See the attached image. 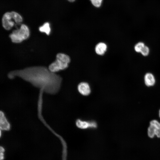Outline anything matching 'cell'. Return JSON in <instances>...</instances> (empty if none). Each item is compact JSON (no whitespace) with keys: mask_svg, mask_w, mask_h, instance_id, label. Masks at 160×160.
<instances>
[{"mask_svg":"<svg viewBox=\"0 0 160 160\" xmlns=\"http://www.w3.org/2000/svg\"><path fill=\"white\" fill-rule=\"evenodd\" d=\"M9 79L17 76L40 88L43 91L51 94L57 93L60 88L62 78L43 66L29 67L10 71L7 74Z\"/></svg>","mask_w":160,"mask_h":160,"instance_id":"1","label":"cell"},{"mask_svg":"<svg viewBox=\"0 0 160 160\" xmlns=\"http://www.w3.org/2000/svg\"><path fill=\"white\" fill-rule=\"evenodd\" d=\"M23 18L18 13L15 12H7L3 15L2 25L3 27L7 30H10L15 24H20Z\"/></svg>","mask_w":160,"mask_h":160,"instance_id":"2","label":"cell"},{"mask_svg":"<svg viewBox=\"0 0 160 160\" xmlns=\"http://www.w3.org/2000/svg\"><path fill=\"white\" fill-rule=\"evenodd\" d=\"M30 36V31L28 27L22 24L20 27L14 30L9 35L12 41L14 43H19L28 39Z\"/></svg>","mask_w":160,"mask_h":160,"instance_id":"3","label":"cell"},{"mask_svg":"<svg viewBox=\"0 0 160 160\" xmlns=\"http://www.w3.org/2000/svg\"><path fill=\"white\" fill-rule=\"evenodd\" d=\"M76 127L81 129H95L98 127L97 122L94 120H86L78 119L75 121Z\"/></svg>","mask_w":160,"mask_h":160,"instance_id":"4","label":"cell"},{"mask_svg":"<svg viewBox=\"0 0 160 160\" xmlns=\"http://www.w3.org/2000/svg\"><path fill=\"white\" fill-rule=\"evenodd\" d=\"M147 133L150 138H153L155 136L160 138V122L156 120L151 121L148 129Z\"/></svg>","mask_w":160,"mask_h":160,"instance_id":"5","label":"cell"},{"mask_svg":"<svg viewBox=\"0 0 160 160\" xmlns=\"http://www.w3.org/2000/svg\"><path fill=\"white\" fill-rule=\"evenodd\" d=\"M68 66V64L56 58L54 61L49 65L48 68L51 72L55 73L60 70L67 68Z\"/></svg>","mask_w":160,"mask_h":160,"instance_id":"6","label":"cell"},{"mask_svg":"<svg viewBox=\"0 0 160 160\" xmlns=\"http://www.w3.org/2000/svg\"><path fill=\"white\" fill-rule=\"evenodd\" d=\"M77 90L81 95L84 96L89 95L91 92L89 84L85 82H82L79 83L77 86Z\"/></svg>","mask_w":160,"mask_h":160,"instance_id":"7","label":"cell"},{"mask_svg":"<svg viewBox=\"0 0 160 160\" xmlns=\"http://www.w3.org/2000/svg\"><path fill=\"white\" fill-rule=\"evenodd\" d=\"M107 48V45L105 43L100 42L96 45L95 48V50L97 54L102 55H104L106 51Z\"/></svg>","mask_w":160,"mask_h":160,"instance_id":"8","label":"cell"},{"mask_svg":"<svg viewBox=\"0 0 160 160\" xmlns=\"http://www.w3.org/2000/svg\"><path fill=\"white\" fill-rule=\"evenodd\" d=\"M0 127L3 130H8L10 128V124L1 111L0 113Z\"/></svg>","mask_w":160,"mask_h":160,"instance_id":"9","label":"cell"},{"mask_svg":"<svg viewBox=\"0 0 160 160\" xmlns=\"http://www.w3.org/2000/svg\"><path fill=\"white\" fill-rule=\"evenodd\" d=\"M144 81L145 84L148 87L154 85L155 80L153 75L151 73H147L144 77Z\"/></svg>","mask_w":160,"mask_h":160,"instance_id":"10","label":"cell"},{"mask_svg":"<svg viewBox=\"0 0 160 160\" xmlns=\"http://www.w3.org/2000/svg\"><path fill=\"white\" fill-rule=\"evenodd\" d=\"M56 58L68 64L71 61L70 57L64 53H60L57 54L56 56Z\"/></svg>","mask_w":160,"mask_h":160,"instance_id":"11","label":"cell"},{"mask_svg":"<svg viewBox=\"0 0 160 160\" xmlns=\"http://www.w3.org/2000/svg\"><path fill=\"white\" fill-rule=\"evenodd\" d=\"M39 31L42 33H45L47 35H49L51 32V28L49 23L46 22L39 28Z\"/></svg>","mask_w":160,"mask_h":160,"instance_id":"12","label":"cell"},{"mask_svg":"<svg viewBox=\"0 0 160 160\" xmlns=\"http://www.w3.org/2000/svg\"><path fill=\"white\" fill-rule=\"evenodd\" d=\"M145 46L143 42H139L135 45V49L136 52H140Z\"/></svg>","mask_w":160,"mask_h":160,"instance_id":"13","label":"cell"},{"mask_svg":"<svg viewBox=\"0 0 160 160\" xmlns=\"http://www.w3.org/2000/svg\"><path fill=\"white\" fill-rule=\"evenodd\" d=\"M92 4L95 7H100L101 5L103 0H90Z\"/></svg>","mask_w":160,"mask_h":160,"instance_id":"14","label":"cell"},{"mask_svg":"<svg viewBox=\"0 0 160 160\" xmlns=\"http://www.w3.org/2000/svg\"><path fill=\"white\" fill-rule=\"evenodd\" d=\"M149 52V50L148 47L146 46H145L140 52L144 56H146L148 54Z\"/></svg>","mask_w":160,"mask_h":160,"instance_id":"15","label":"cell"},{"mask_svg":"<svg viewBox=\"0 0 160 160\" xmlns=\"http://www.w3.org/2000/svg\"><path fill=\"white\" fill-rule=\"evenodd\" d=\"M4 149L2 147H0V160H3L4 159Z\"/></svg>","mask_w":160,"mask_h":160,"instance_id":"16","label":"cell"},{"mask_svg":"<svg viewBox=\"0 0 160 160\" xmlns=\"http://www.w3.org/2000/svg\"><path fill=\"white\" fill-rule=\"evenodd\" d=\"M67 0L70 2H73L75 1V0Z\"/></svg>","mask_w":160,"mask_h":160,"instance_id":"17","label":"cell"},{"mask_svg":"<svg viewBox=\"0 0 160 160\" xmlns=\"http://www.w3.org/2000/svg\"><path fill=\"white\" fill-rule=\"evenodd\" d=\"M159 118H160V109L159 110Z\"/></svg>","mask_w":160,"mask_h":160,"instance_id":"18","label":"cell"}]
</instances>
